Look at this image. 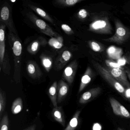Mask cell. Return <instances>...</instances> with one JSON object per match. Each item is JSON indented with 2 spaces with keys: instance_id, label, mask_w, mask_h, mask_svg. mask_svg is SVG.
Segmentation results:
<instances>
[{
  "instance_id": "obj_1",
  "label": "cell",
  "mask_w": 130,
  "mask_h": 130,
  "mask_svg": "<svg viewBox=\"0 0 130 130\" xmlns=\"http://www.w3.org/2000/svg\"><path fill=\"white\" fill-rule=\"evenodd\" d=\"M8 36L9 44L12 51L14 58L13 79L17 83H19L21 80L22 45L18 35L9 31Z\"/></svg>"
},
{
  "instance_id": "obj_2",
  "label": "cell",
  "mask_w": 130,
  "mask_h": 130,
  "mask_svg": "<svg viewBox=\"0 0 130 130\" xmlns=\"http://www.w3.org/2000/svg\"><path fill=\"white\" fill-rule=\"evenodd\" d=\"M6 25L1 23L0 26V70L2 69L6 74H10L11 67L9 58L6 53L5 44V29Z\"/></svg>"
},
{
  "instance_id": "obj_3",
  "label": "cell",
  "mask_w": 130,
  "mask_h": 130,
  "mask_svg": "<svg viewBox=\"0 0 130 130\" xmlns=\"http://www.w3.org/2000/svg\"><path fill=\"white\" fill-rule=\"evenodd\" d=\"M89 31L99 34L111 35L112 29L108 17H100L95 18L89 25Z\"/></svg>"
},
{
  "instance_id": "obj_4",
  "label": "cell",
  "mask_w": 130,
  "mask_h": 130,
  "mask_svg": "<svg viewBox=\"0 0 130 130\" xmlns=\"http://www.w3.org/2000/svg\"><path fill=\"white\" fill-rule=\"evenodd\" d=\"M116 31L115 34L108 38L103 39V41L121 44L125 42L130 37V30L118 19L115 21Z\"/></svg>"
},
{
  "instance_id": "obj_5",
  "label": "cell",
  "mask_w": 130,
  "mask_h": 130,
  "mask_svg": "<svg viewBox=\"0 0 130 130\" xmlns=\"http://www.w3.org/2000/svg\"><path fill=\"white\" fill-rule=\"evenodd\" d=\"M92 62L94 68L102 77L119 92L124 95L125 88L112 76L106 68L96 61H92Z\"/></svg>"
},
{
  "instance_id": "obj_6",
  "label": "cell",
  "mask_w": 130,
  "mask_h": 130,
  "mask_svg": "<svg viewBox=\"0 0 130 130\" xmlns=\"http://www.w3.org/2000/svg\"><path fill=\"white\" fill-rule=\"evenodd\" d=\"M28 15L30 20L37 26L42 33L52 38H57L60 36L58 34L54 31L52 28L44 21L37 18L33 13H29Z\"/></svg>"
},
{
  "instance_id": "obj_7",
  "label": "cell",
  "mask_w": 130,
  "mask_h": 130,
  "mask_svg": "<svg viewBox=\"0 0 130 130\" xmlns=\"http://www.w3.org/2000/svg\"><path fill=\"white\" fill-rule=\"evenodd\" d=\"M9 6L6 5L2 7L1 12V23L5 25L8 28L9 31L18 35L17 31L14 27L12 10Z\"/></svg>"
},
{
  "instance_id": "obj_8",
  "label": "cell",
  "mask_w": 130,
  "mask_h": 130,
  "mask_svg": "<svg viewBox=\"0 0 130 130\" xmlns=\"http://www.w3.org/2000/svg\"><path fill=\"white\" fill-rule=\"evenodd\" d=\"M112 76L125 88L130 87V83L127 79L125 70L122 68H106Z\"/></svg>"
},
{
  "instance_id": "obj_9",
  "label": "cell",
  "mask_w": 130,
  "mask_h": 130,
  "mask_svg": "<svg viewBox=\"0 0 130 130\" xmlns=\"http://www.w3.org/2000/svg\"><path fill=\"white\" fill-rule=\"evenodd\" d=\"M78 64L76 60L71 62L65 68L63 74V77L69 85L73 83L76 73Z\"/></svg>"
},
{
  "instance_id": "obj_10",
  "label": "cell",
  "mask_w": 130,
  "mask_h": 130,
  "mask_svg": "<svg viewBox=\"0 0 130 130\" xmlns=\"http://www.w3.org/2000/svg\"><path fill=\"white\" fill-rule=\"evenodd\" d=\"M109 103L114 114L119 116L130 118V113L126 108L115 98L111 97Z\"/></svg>"
},
{
  "instance_id": "obj_11",
  "label": "cell",
  "mask_w": 130,
  "mask_h": 130,
  "mask_svg": "<svg viewBox=\"0 0 130 130\" xmlns=\"http://www.w3.org/2000/svg\"><path fill=\"white\" fill-rule=\"evenodd\" d=\"M101 89L100 87L92 88L84 93L80 98L79 102L80 104H84L92 101L100 93Z\"/></svg>"
},
{
  "instance_id": "obj_12",
  "label": "cell",
  "mask_w": 130,
  "mask_h": 130,
  "mask_svg": "<svg viewBox=\"0 0 130 130\" xmlns=\"http://www.w3.org/2000/svg\"><path fill=\"white\" fill-rule=\"evenodd\" d=\"M72 56L71 52L69 51H64L56 59L55 65V69L58 71L63 68L71 59Z\"/></svg>"
},
{
  "instance_id": "obj_13",
  "label": "cell",
  "mask_w": 130,
  "mask_h": 130,
  "mask_svg": "<svg viewBox=\"0 0 130 130\" xmlns=\"http://www.w3.org/2000/svg\"><path fill=\"white\" fill-rule=\"evenodd\" d=\"M68 84L63 80H61L58 84L57 103L62 102L67 95L69 91Z\"/></svg>"
},
{
  "instance_id": "obj_14",
  "label": "cell",
  "mask_w": 130,
  "mask_h": 130,
  "mask_svg": "<svg viewBox=\"0 0 130 130\" xmlns=\"http://www.w3.org/2000/svg\"><path fill=\"white\" fill-rule=\"evenodd\" d=\"M28 74L33 79L39 78L41 76L42 72L38 65L34 61H29L26 65Z\"/></svg>"
},
{
  "instance_id": "obj_15",
  "label": "cell",
  "mask_w": 130,
  "mask_h": 130,
  "mask_svg": "<svg viewBox=\"0 0 130 130\" xmlns=\"http://www.w3.org/2000/svg\"><path fill=\"white\" fill-rule=\"evenodd\" d=\"M92 70L90 67H88L82 76L79 87V93L81 92L90 83L93 76Z\"/></svg>"
},
{
  "instance_id": "obj_16",
  "label": "cell",
  "mask_w": 130,
  "mask_h": 130,
  "mask_svg": "<svg viewBox=\"0 0 130 130\" xmlns=\"http://www.w3.org/2000/svg\"><path fill=\"white\" fill-rule=\"evenodd\" d=\"M52 115L55 121L60 123L63 127H65V118L61 106L54 107L52 112Z\"/></svg>"
},
{
  "instance_id": "obj_17",
  "label": "cell",
  "mask_w": 130,
  "mask_h": 130,
  "mask_svg": "<svg viewBox=\"0 0 130 130\" xmlns=\"http://www.w3.org/2000/svg\"><path fill=\"white\" fill-rule=\"evenodd\" d=\"M57 87V83L55 81L53 83L48 89V95L54 107L58 106Z\"/></svg>"
},
{
  "instance_id": "obj_18",
  "label": "cell",
  "mask_w": 130,
  "mask_h": 130,
  "mask_svg": "<svg viewBox=\"0 0 130 130\" xmlns=\"http://www.w3.org/2000/svg\"><path fill=\"white\" fill-rule=\"evenodd\" d=\"M80 113V110L76 112L64 130H75L76 129L79 123V117Z\"/></svg>"
},
{
  "instance_id": "obj_19",
  "label": "cell",
  "mask_w": 130,
  "mask_h": 130,
  "mask_svg": "<svg viewBox=\"0 0 130 130\" xmlns=\"http://www.w3.org/2000/svg\"><path fill=\"white\" fill-rule=\"evenodd\" d=\"M23 103L22 98L20 97L16 99L12 104L11 111L13 115L19 113L22 110Z\"/></svg>"
},
{
  "instance_id": "obj_20",
  "label": "cell",
  "mask_w": 130,
  "mask_h": 130,
  "mask_svg": "<svg viewBox=\"0 0 130 130\" xmlns=\"http://www.w3.org/2000/svg\"><path fill=\"white\" fill-rule=\"evenodd\" d=\"M29 7L31 8V9L34 10L35 12L38 15L44 18V19L46 20L47 21L51 22L52 24H54L53 20L51 18V17L45 12L41 8H38V7H36L35 6H32V5H29Z\"/></svg>"
},
{
  "instance_id": "obj_21",
  "label": "cell",
  "mask_w": 130,
  "mask_h": 130,
  "mask_svg": "<svg viewBox=\"0 0 130 130\" xmlns=\"http://www.w3.org/2000/svg\"><path fill=\"white\" fill-rule=\"evenodd\" d=\"M63 40L61 36L57 38H52L48 41L50 46L57 49L61 48L63 46Z\"/></svg>"
},
{
  "instance_id": "obj_22",
  "label": "cell",
  "mask_w": 130,
  "mask_h": 130,
  "mask_svg": "<svg viewBox=\"0 0 130 130\" xmlns=\"http://www.w3.org/2000/svg\"><path fill=\"white\" fill-rule=\"evenodd\" d=\"M45 39H42L40 40H36L33 42L29 45L28 48V50L29 52L31 54H35L39 48L41 44H45Z\"/></svg>"
},
{
  "instance_id": "obj_23",
  "label": "cell",
  "mask_w": 130,
  "mask_h": 130,
  "mask_svg": "<svg viewBox=\"0 0 130 130\" xmlns=\"http://www.w3.org/2000/svg\"><path fill=\"white\" fill-rule=\"evenodd\" d=\"M41 58L42 66L47 72H49L52 66V58L45 55H42Z\"/></svg>"
},
{
  "instance_id": "obj_24",
  "label": "cell",
  "mask_w": 130,
  "mask_h": 130,
  "mask_svg": "<svg viewBox=\"0 0 130 130\" xmlns=\"http://www.w3.org/2000/svg\"><path fill=\"white\" fill-rule=\"evenodd\" d=\"M82 1V0H58L55 1V4L61 6L71 7Z\"/></svg>"
},
{
  "instance_id": "obj_25",
  "label": "cell",
  "mask_w": 130,
  "mask_h": 130,
  "mask_svg": "<svg viewBox=\"0 0 130 130\" xmlns=\"http://www.w3.org/2000/svg\"><path fill=\"white\" fill-rule=\"evenodd\" d=\"M88 44L90 48L95 52H101L105 50L104 46L100 43L95 41H89Z\"/></svg>"
},
{
  "instance_id": "obj_26",
  "label": "cell",
  "mask_w": 130,
  "mask_h": 130,
  "mask_svg": "<svg viewBox=\"0 0 130 130\" xmlns=\"http://www.w3.org/2000/svg\"><path fill=\"white\" fill-rule=\"evenodd\" d=\"M6 103V97L5 92L1 89L0 90V117L3 113Z\"/></svg>"
},
{
  "instance_id": "obj_27",
  "label": "cell",
  "mask_w": 130,
  "mask_h": 130,
  "mask_svg": "<svg viewBox=\"0 0 130 130\" xmlns=\"http://www.w3.org/2000/svg\"><path fill=\"white\" fill-rule=\"evenodd\" d=\"M0 124V130H9V123L7 114L4 116Z\"/></svg>"
},
{
  "instance_id": "obj_28",
  "label": "cell",
  "mask_w": 130,
  "mask_h": 130,
  "mask_svg": "<svg viewBox=\"0 0 130 130\" xmlns=\"http://www.w3.org/2000/svg\"><path fill=\"white\" fill-rule=\"evenodd\" d=\"M106 64L107 65V67L110 68H122L121 66L117 62L111 60H106L105 61Z\"/></svg>"
},
{
  "instance_id": "obj_29",
  "label": "cell",
  "mask_w": 130,
  "mask_h": 130,
  "mask_svg": "<svg viewBox=\"0 0 130 130\" xmlns=\"http://www.w3.org/2000/svg\"><path fill=\"white\" fill-rule=\"evenodd\" d=\"M77 15L78 17L80 19L84 20L88 16V13L85 9H82L79 10Z\"/></svg>"
},
{
  "instance_id": "obj_30",
  "label": "cell",
  "mask_w": 130,
  "mask_h": 130,
  "mask_svg": "<svg viewBox=\"0 0 130 130\" xmlns=\"http://www.w3.org/2000/svg\"><path fill=\"white\" fill-rule=\"evenodd\" d=\"M62 29L68 35H72L74 34L73 31L68 25L66 24H62L61 26Z\"/></svg>"
},
{
  "instance_id": "obj_31",
  "label": "cell",
  "mask_w": 130,
  "mask_h": 130,
  "mask_svg": "<svg viewBox=\"0 0 130 130\" xmlns=\"http://www.w3.org/2000/svg\"><path fill=\"white\" fill-rule=\"evenodd\" d=\"M124 96H126L127 98H130V87H128L125 89Z\"/></svg>"
},
{
  "instance_id": "obj_32",
  "label": "cell",
  "mask_w": 130,
  "mask_h": 130,
  "mask_svg": "<svg viewBox=\"0 0 130 130\" xmlns=\"http://www.w3.org/2000/svg\"><path fill=\"white\" fill-rule=\"evenodd\" d=\"M36 125L33 124L28 127L26 128L24 130H36Z\"/></svg>"
},
{
  "instance_id": "obj_33",
  "label": "cell",
  "mask_w": 130,
  "mask_h": 130,
  "mask_svg": "<svg viewBox=\"0 0 130 130\" xmlns=\"http://www.w3.org/2000/svg\"><path fill=\"white\" fill-rule=\"evenodd\" d=\"M125 70V72H126V74H127V77H128L129 80H130V69L126 68Z\"/></svg>"
},
{
  "instance_id": "obj_34",
  "label": "cell",
  "mask_w": 130,
  "mask_h": 130,
  "mask_svg": "<svg viewBox=\"0 0 130 130\" xmlns=\"http://www.w3.org/2000/svg\"><path fill=\"white\" fill-rule=\"evenodd\" d=\"M126 61H127V63L128 64H130V56H127L126 58Z\"/></svg>"
},
{
  "instance_id": "obj_35",
  "label": "cell",
  "mask_w": 130,
  "mask_h": 130,
  "mask_svg": "<svg viewBox=\"0 0 130 130\" xmlns=\"http://www.w3.org/2000/svg\"><path fill=\"white\" fill-rule=\"evenodd\" d=\"M118 130H124L123 129H122V128H121L120 127H118Z\"/></svg>"
},
{
  "instance_id": "obj_36",
  "label": "cell",
  "mask_w": 130,
  "mask_h": 130,
  "mask_svg": "<svg viewBox=\"0 0 130 130\" xmlns=\"http://www.w3.org/2000/svg\"><path fill=\"white\" fill-rule=\"evenodd\" d=\"M16 0H14V1H13V0H11V1H11V2H12V3H14V2H16Z\"/></svg>"
}]
</instances>
